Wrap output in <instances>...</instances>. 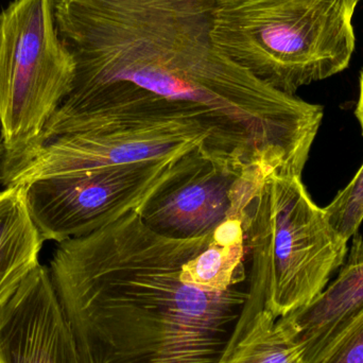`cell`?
<instances>
[{"mask_svg": "<svg viewBox=\"0 0 363 363\" xmlns=\"http://www.w3.org/2000/svg\"><path fill=\"white\" fill-rule=\"evenodd\" d=\"M217 0H52L74 62L72 91L121 84L196 111L226 152L302 176L324 110L283 93L213 42Z\"/></svg>", "mask_w": 363, "mask_h": 363, "instance_id": "obj_1", "label": "cell"}, {"mask_svg": "<svg viewBox=\"0 0 363 363\" xmlns=\"http://www.w3.org/2000/svg\"><path fill=\"white\" fill-rule=\"evenodd\" d=\"M213 234L168 238L131 213L57 243L49 273L81 362L217 363L247 284L211 292L181 279Z\"/></svg>", "mask_w": 363, "mask_h": 363, "instance_id": "obj_2", "label": "cell"}, {"mask_svg": "<svg viewBox=\"0 0 363 363\" xmlns=\"http://www.w3.org/2000/svg\"><path fill=\"white\" fill-rule=\"evenodd\" d=\"M358 2L217 0L213 42L262 82L294 95L349 66Z\"/></svg>", "mask_w": 363, "mask_h": 363, "instance_id": "obj_3", "label": "cell"}, {"mask_svg": "<svg viewBox=\"0 0 363 363\" xmlns=\"http://www.w3.org/2000/svg\"><path fill=\"white\" fill-rule=\"evenodd\" d=\"M243 230L249 281L264 288L277 318L317 298L349 250L298 176L268 174L249 205Z\"/></svg>", "mask_w": 363, "mask_h": 363, "instance_id": "obj_4", "label": "cell"}, {"mask_svg": "<svg viewBox=\"0 0 363 363\" xmlns=\"http://www.w3.org/2000/svg\"><path fill=\"white\" fill-rule=\"evenodd\" d=\"M74 79L52 0H14L0 12V177L38 147Z\"/></svg>", "mask_w": 363, "mask_h": 363, "instance_id": "obj_5", "label": "cell"}, {"mask_svg": "<svg viewBox=\"0 0 363 363\" xmlns=\"http://www.w3.org/2000/svg\"><path fill=\"white\" fill-rule=\"evenodd\" d=\"M184 157L30 182L23 185L30 215L45 241L60 243L85 236L138 213Z\"/></svg>", "mask_w": 363, "mask_h": 363, "instance_id": "obj_6", "label": "cell"}, {"mask_svg": "<svg viewBox=\"0 0 363 363\" xmlns=\"http://www.w3.org/2000/svg\"><path fill=\"white\" fill-rule=\"evenodd\" d=\"M270 174L196 150L138 211L153 232L174 239L213 234L230 219L245 221L247 208Z\"/></svg>", "mask_w": 363, "mask_h": 363, "instance_id": "obj_7", "label": "cell"}, {"mask_svg": "<svg viewBox=\"0 0 363 363\" xmlns=\"http://www.w3.org/2000/svg\"><path fill=\"white\" fill-rule=\"evenodd\" d=\"M0 363H82L48 267L38 264L0 306Z\"/></svg>", "mask_w": 363, "mask_h": 363, "instance_id": "obj_8", "label": "cell"}, {"mask_svg": "<svg viewBox=\"0 0 363 363\" xmlns=\"http://www.w3.org/2000/svg\"><path fill=\"white\" fill-rule=\"evenodd\" d=\"M338 277L311 303L279 318L304 363H318L363 313V237L356 233Z\"/></svg>", "mask_w": 363, "mask_h": 363, "instance_id": "obj_9", "label": "cell"}, {"mask_svg": "<svg viewBox=\"0 0 363 363\" xmlns=\"http://www.w3.org/2000/svg\"><path fill=\"white\" fill-rule=\"evenodd\" d=\"M217 363H304L260 286L247 281V300Z\"/></svg>", "mask_w": 363, "mask_h": 363, "instance_id": "obj_10", "label": "cell"}, {"mask_svg": "<svg viewBox=\"0 0 363 363\" xmlns=\"http://www.w3.org/2000/svg\"><path fill=\"white\" fill-rule=\"evenodd\" d=\"M44 239L32 220L25 186L0 191V306L40 264Z\"/></svg>", "mask_w": 363, "mask_h": 363, "instance_id": "obj_11", "label": "cell"}, {"mask_svg": "<svg viewBox=\"0 0 363 363\" xmlns=\"http://www.w3.org/2000/svg\"><path fill=\"white\" fill-rule=\"evenodd\" d=\"M243 221L230 219L213 232L207 247L182 268V281L204 291L222 292L247 281Z\"/></svg>", "mask_w": 363, "mask_h": 363, "instance_id": "obj_12", "label": "cell"}, {"mask_svg": "<svg viewBox=\"0 0 363 363\" xmlns=\"http://www.w3.org/2000/svg\"><path fill=\"white\" fill-rule=\"evenodd\" d=\"M324 211L330 225L345 240L349 241L358 233L363 221V164L349 185L324 207Z\"/></svg>", "mask_w": 363, "mask_h": 363, "instance_id": "obj_13", "label": "cell"}, {"mask_svg": "<svg viewBox=\"0 0 363 363\" xmlns=\"http://www.w3.org/2000/svg\"><path fill=\"white\" fill-rule=\"evenodd\" d=\"M318 363H363V313L330 345Z\"/></svg>", "mask_w": 363, "mask_h": 363, "instance_id": "obj_14", "label": "cell"}, {"mask_svg": "<svg viewBox=\"0 0 363 363\" xmlns=\"http://www.w3.org/2000/svg\"><path fill=\"white\" fill-rule=\"evenodd\" d=\"M355 115L357 117L358 121H359L363 135V69L362 74H360L359 99H358L357 106H356Z\"/></svg>", "mask_w": 363, "mask_h": 363, "instance_id": "obj_15", "label": "cell"}]
</instances>
